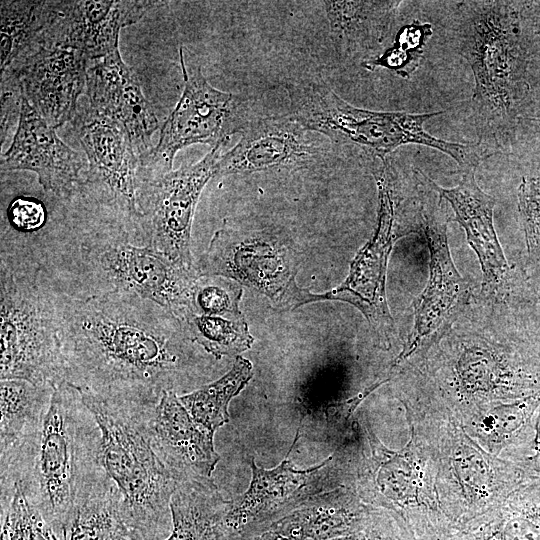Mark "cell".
Returning a JSON list of instances; mask_svg holds the SVG:
<instances>
[{
  "instance_id": "cell-11",
  "label": "cell",
  "mask_w": 540,
  "mask_h": 540,
  "mask_svg": "<svg viewBox=\"0 0 540 540\" xmlns=\"http://www.w3.org/2000/svg\"><path fill=\"white\" fill-rule=\"evenodd\" d=\"M413 175L420 201V234L427 241L430 255L429 278L413 302V327L394 367L427 353L452 328L471 296L470 285L456 269L448 247L449 215L444 199L421 170L414 169Z\"/></svg>"
},
{
  "instance_id": "cell-5",
  "label": "cell",
  "mask_w": 540,
  "mask_h": 540,
  "mask_svg": "<svg viewBox=\"0 0 540 540\" xmlns=\"http://www.w3.org/2000/svg\"><path fill=\"white\" fill-rule=\"evenodd\" d=\"M77 390L100 430L98 459L120 495L126 524L142 540H165L178 482L152 445L149 421L156 406L102 400Z\"/></svg>"
},
{
  "instance_id": "cell-33",
  "label": "cell",
  "mask_w": 540,
  "mask_h": 540,
  "mask_svg": "<svg viewBox=\"0 0 540 540\" xmlns=\"http://www.w3.org/2000/svg\"><path fill=\"white\" fill-rule=\"evenodd\" d=\"M242 294V286L232 279L199 274L193 283L189 306L183 316L188 313L222 317L242 316L239 307Z\"/></svg>"
},
{
  "instance_id": "cell-21",
  "label": "cell",
  "mask_w": 540,
  "mask_h": 540,
  "mask_svg": "<svg viewBox=\"0 0 540 540\" xmlns=\"http://www.w3.org/2000/svg\"><path fill=\"white\" fill-rule=\"evenodd\" d=\"M153 448L177 482L210 479L219 454L214 434L190 416L176 392H164L149 421Z\"/></svg>"
},
{
  "instance_id": "cell-23",
  "label": "cell",
  "mask_w": 540,
  "mask_h": 540,
  "mask_svg": "<svg viewBox=\"0 0 540 540\" xmlns=\"http://www.w3.org/2000/svg\"><path fill=\"white\" fill-rule=\"evenodd\" d=\"M379 513L342 486L308 499L269 528L290 540H327L366 528Z\"/></svg>"
},
{
  "instance_id": "cell-26",
  "label": "cell",
  "mask_w": 540,
  "mask_h": 540,
  "mask_svg": "<svg viewBox=\"0 0 540 540\" xmlns=\"http://www.w3.org/2000/svg\"><path fill=\"white\" fill-rule=\"evenodd\" d=\"M58 1H1V77L47 46Z\"/></svg>"
},
{
  "instance_id": "cell-18",
  "label": "cell",
  "mask_w": 540,
  "mask_h": 540,
  "mask_svg": "<svg viewBox=\"0 0 540 540\" xmlns=\"http://www.w3.org/2000/svg\"><path fill=\"white\" fill-rule=\"evenodd\" d=\"M475 171L464 172L453 188L441 187L433 180L432 186L450 204L456 221L464 229L467 241L479 259L483 292L503 300L514 293L520 295L525 289L524 279L507 262L493 224L496 199L480 188Z\"/></svg>"
},
{
  "instance_id": "cell-25",
  "label": "cell",
  "mask_w": 540,
  "mask_h": 540,
  "mask_svg": "<svg viewBox=\"0 0 540 540\" xmlns=\"http://www.w3.org/2000/svg\"><path fill=\"white\" fill-rule=\"evenodd\" d=\"M65 540H142L126 524L120 495L100 462L77 494Z\"/></svg>"
},
{
  "instance_id": "cell-20",
  "label": "cell",
  "mask_w": 540,
  "mask_h": 540,
  "mask_svg": "<svg viewBox=\"0 0 540 540\" xmlns=\"http://www.w3.org/2000/svg\"><path fill=\"white\" fill-rule=\"evenodd\" d=\"M85 91L90 107L125 130L139 158L153 148L151 138L159 121L119 50L90 62Z\"/></svg>"
},
{
  "instance_id": "cell-8",
  "label": "cell",
  "mask_w": 540,
  "mask_h": 540,
  "mask_svg": "<svg viewBox=\"0 0 540 540\" xmlns=\"http://www.w3.org/2000/svg\"><path fill=\"white\" fill-rule=\"evenodd\" d=\"M378 189V217L372 238L351 263L347 278L336 288L321 293L322 300H337L355 306L367 319L377 340L390 345L394 322L386 298L389 256L400 238L421 230L419 194L409 198L390 157L372 163Z\"/></svg>"
},
{
  "instance_id": "cell-19",
  "label": "cell",
  "mask_w": 540,
  "mask_h": 540,
  "mask_svg": "<svg viewBox=\"0 0 540 540\" xmlns=\"http://www.w3.org/2000/svg\"><path fill=\"white\" fill-rule=\"evenodd\" d=\"M162 1L74 0L58 1L50 27L48 46H65L84 54L89 61L119 50L121 29L140 21Z\"/></svg>"
},
{
  "instance_id": "cell-32",
  "label": "cell",
  "mask_w": 540,
  "mask_h": 540,
  "mask_svg": "<svg viewBox=\"0 0 540 540\" xmlns=\"http://www.w3.org/2000/svg\"><path fill=\"white\" fill-rule=\"evenodd\" d=\"M1 502V540H59L15 482Z\"/></svg>"
},
{
  "instance_id": "cell-30",
  "label": "cell",
  "mask_w": 540,
  "mask_h": 540,
  "mask_svg": "<svg viewBox=\"0 0 540 540\" xmlns=\"http://www.w3.org/2000/svg\"><path fill=\"white\" fill-rule=\"evenodd\" d=\"M449 540H540V502H519L508 498L479 516Z\"/></svg>"
},
{
  "instance_id": "cell-7",
  "label": "cell",
  "mask_w": 540,
  "mask_h": 540,
  "mask_svg": "<svg viewBox=\"0 0 540 540\" xmlns=\"http://www.w3.org/2000/svg\"><path fill=\"white\" fill-rule=\"evenodd\" d=\"M1 380L55 387L65 381L56 290L26 253L1 247Z\"/></svg>"
},
{
  "instance_id": "cell-10",
  "label": "cell",
  "mask_w": 540,
  "mask_h": 540,
  "mask_svg": "<svg viewBox=\"0 0 540 540\" xmlns=\"http://www.w3.org/2000/svg\"><path fill=\"white\" fill-rule=\"evenodd\" d=\"M179 60L184 89L161 128L157 145L139 158V181L170 172L176 153L189 145L207 144L212 149L226 144L254 117L243 96L213 87L184 47L179 48Z\"/></svg>"
},
{
  "instance_id": "cell-6",
  "label": "cell",
  "mask_w": 540,
  "mask_h": 540,
  "mask_svg": "<svg viewBox=\"0 0 540 540\" xmlns=\"http://www.w3.org/2000/svg\"><path fill=\"white\" fill-rule=\"evenodd\" d=\"M289 115L333 146L350 148L372 163L383 160L402 145L420 144L451 157L463 170H476L483 151L479 143L448 142L429 134L424 123L445 111L409 113L373 111L346 102L322 81L287 85Z\"/></svg>"
},
{
  "instance_id": "cell-4",
  "label": "cell",
  "mask_w": 540,
  "mask_h": 540,
  "mask_svg": "<svg viewBox=\"0 0 540 540\" xmlns=\"http://www.w3.org/2000/svg\"><path fill=\"white\" fill-rule=\"evenodd\" d=\"M522 4L464 1L457 6V48L474 76L473 112L497 142L513 131L529 92Z\"/></svg>"
},
{
  "instance_id": "cell-31",
  "label": "cell",
  "mask_w": 540,
  "mask_h": 540,
  "mask_svg": "<svg viewBox=\"0 0 540 540\" xmlns=\"http://www.w3.org/2000/svg\"><path fill=\"white\" fill-rule=\"evenodd\" d=\"M179 322L190 341L217 360L224 356L237 357L254 342L244 315L222 317L188 313Z\"/></svg>"
},
{
  "instance_id": "cell-37",
  "label": "cell",
  "mask_w": 540,
  "mask_h": 540,
  "mask_svg": "<svg viewBox=\"0 0 540 540\" xmlns=\"http://www.w3.org/2000/svg\"><path fill=\"white\" fill-rule=\"evenodd\" d=\"M8 219L14 230L20 233H33L44 226L46 210L37 199L20 197L10 204Z\"/></svg>"
},
{
  "instance_id": "cell-15",
  "label": "cell",
  "mask_w": 540,
  "mask_h": 540,
  "mask_svg": "<svg viewBox=\"0 0 540 540\" xmlns=\"http://www.w3.org/2000/svg\"><path fill=\"white\" fill-rule=\"evenodd\" d=\"M239 141L223 153L215 178L233 174L296 171L324 164L332 143L289 114L254 116Z\"/></svg>"
},
{
  "instance_id": "cell-9",
  "label": "cell",
  "mask_w": 540,
  "mask_h": 540,
  "mask_svg": "<svg viewBox=\"0 0 540 540\" xmlns=\"http://www.w3.org/2000/svg\"><path fill=\"white\" fill-rule=\"evenodd\" d=\"M300 259L292 242L275 230L222 227L200 258V275L232 279L264 295L276 309L290 310L321 301L320 293L296 282Z\"/></svg>"
},
{
  "instance_id": "cell-3",
  "label": "cell",
  "mask_w": 540,
  "mask_h": 540,
  "mask_svg": "<svg viewBox=\"0 0 540 540\" xmlns=\"http://www.w3.org/2000/svg\"><path fill=\"white\" fill-rule=\"evenodd\" d=\"M35 261L61 292L87 297L122 292L151 300L179 319L188 309L199 276L150 245L138 244L118 227L49 243Z\"/></svg>"
},
{
  "instance_id": "cell-17",
  "label": "cell",
  "mask_w": 540,
  "mask_h": 540,
  "mask_svg": "<svg viewBox=\"0 0 540 540\" xmlns=\"http://www.w3.org/2000/svg\"><path fill=\"white\" fill-rule=\"evenodd\" d=\"M87 168V158L67 146L21 94L17 128L1 171H32L46 192L68 199L79 193Z\"/></svg>"
},
{
  "instance_id": "cell-27",
  "label": "cell",
  "mask_w": 540,
  "mask_h": 540,
  "mask_svg": "<svg viewBox=\"0 0 540 540\" xmlns=\"http://www.w3.org/2000/svg\"><path fill=\"white\" fill-rule=\"evenodd\" d=\"M227 500L211 479L178 482L170 499L172 529L165 540H223Z\"/></svg>"
},
{
  "instance_id": "cell-14",
  "label": "cell",
  "mask_w": 540,
  "mask_h": 540,
  "mask_svg": "<svg viewBox=\"0 0 540 540\" xmlns=\"http://www.w3.org/2000/svg\"><path fill=\"white\" fill-rule=\"evenodd\" d=\"M224 146L212 148L195 164L139 183L136 204L144 244L188 269L196 268L191 253L195 209L204 187L215 178Z\"/></svg>"
},
{
  "instance_id": "cell-28",
  "label": "cell",
  "mask_w": 540,
  "mask_h": 540,
  "mask_svg": "<svg viewBox=\"0 0 540 540\" xmlns=\"http://www.w3.org/2000/svg\"><path fill=\"white\" fill-rule=\"evenodd\" d=\"M54 387L22 379H3L0 384V454L16 447L41 425Z\"/></svg>"
},
{
  "instance_id": "cell-16",
  "label": "cell",
  "mask_w": 540,
  "mask_h": 540,
  "mask_svg": "<svg viewBox=\"0 0 540 540\" xmlns=\"http://www.w3.org/2000/svg\"><path fill=\"white\" fill-rule=\"evenodd\" d=\"M91 61L65 46H44L1 77V91L21 90L54 129L72 121L79 96L86 90Z\"/></svg>"
},
{
  "instance_id": "cell-12",
  "label": "cell",
  "mask_w": 540,
  "mask_h": 540,
  "mask_svg": "<svg viewBox=\"0 0 540 540\" xmlns=\"http://www.w3.org/2000/svg\"><path fill=\"white\" fill-rule=\"evenodd\" d=\"M290 452L271 469L259 467L251 459L248 489L227 500L223 510L220 520L223 540H251L308 499L344 486L335 456L301 470L290 461Z\"/></svg>"
},
{
  "instance_id": "cell-40",
  "label": "cell",
  "mask_w": 540,
  "mask_h": 540,
  "mask_svg": "<svg viewBox=\"0 0 540 540\" xmlns=\"http://www.w3.org/2000/svg\"><path fill=\"white\" fill-rule=\"evenodd\" d=\"M251 540H290V539L280 534L279 532L269 528L263 533L259 534L258 536H255Z\"/></svg>"
},
{
  "instance_id": "cell-38",
  "label": "cell",
  "mask_w": 540,
  "mask_h": 540,
  "mask_svg": "<svg viewBox=\"0 0 540 540\" xmlns=\"http://www.w3.org/2000/svg\"><path fill=\"white\" fill-rule=\"evenodd\" d=\"M408 535L386 512L380 510L376 519L366 528L345 536L327 540H405Z\"/></svg>"
},
{
  "instance_id": "cell-34",
  "label": "cell",
  "mask_w": 540,
  "mask_h": 540,
  "mask_svg": "<svg viewBox=\"0 0 540 540\" xmlns=\"http://www.w3.org/2000/svg\"><path fill=\"white\" fill-rule=\"evenodd\" d=\"M540 403V391L510 404L491 406L475 415L473 423L476 436L492 446L503 444L504 441L522 427Z\"/></svg>"
},
{
  "instance_id": "cell-13",
  "label": "cell",
  "mask_w": 540,
  "mask_h": 540,
  "mask_svg": "<svg viewBox=\"0 0 540 540\" xmlns=\"http://www.w3.org/2000/svg\"><path fill=\"white\" fill-rule=\"evenodd\" d=\"M71 122L88 161L79 193L110 208L123 229L144 245L136 204L140 160L127 133L89 104L77 108Z\"/></svg>"
},
{
  "instance_id": "cell-35",
  "label": "cell",
  "mask_w": 540,
  "mask_h": 540,
  "mask_svg": "<svg viewBox=\"0 0 540 540\" xmlns=\"http://www.w3.org/2000/svg\"><path fill=\"white\" fill-rule=\"evenodd\" d=\"M432 33V26L428 23L414 21L404 25L397 32L391 47L362 66L368 70L383 67L408 78L418 68L424 46Z\"/></svg>"
},
{
  "instance_id": "cell-29",
  "label": "cell",
  "mask_w": 540,
  "mask_h": 540,
  "mask_svg": "<svg viewBox=\"0 0 540 540\" xmlns=\"http://www.w3.org/2000/svg\"><path fill=\"white\" fill-rule=\"evenodd\" d=\"M253 376L252 363L237 356L230 370L219 379L179 396L193 420L210 433L229 422L228 406Z\"/></svg>"
},
{
  "instance_id": "cell-22",
  "label": "cell",
  "mask_w": 540,
  "mask_h": 540,
  "mask_svg": "<svg viewBox=\"0 0 540 540\" xmlns=\"http://www.w3.org/2000/svg\"><path fill=\"white\" fill-rule=\"evenodd\" d=\"M450 447L447 458H442L437 479H445L448 487H453L455 495H460L456 506V520L459 530L473 519L498 507L505 501L501 496L502 481L498 480L496 458L462 432L457 426L451 427Z\"/></svg>"
},
{
  "instance_id": "cell-42",
  "label": "cell",
  "mask_w": 540,
  "mask_h": 540,
  "mask_svg": "<svg viewBox=\"0 0 540 540\" xmlns=\"http://www.w3.org/2000/svg\"><path fill=\"white\" fill-rule=\"evenodd\" d=\"M406 540H413V539H410V538H409V539H406Z\"/></svg>"
},
{
  "instance_id": "cell-41",
  "label": "cell",
  "mask_w": 540,
  "mask_h": 540,
  "mask_svg": "<svg viewBox=\"0 0 540 540\" xmlns=\"http://www.w3.org/2000/svg\"><path fill=\"white\" fill-rule=\"evenodd\" d=\"M538 128L540 129V112L537 114V116L533 119Z\"/></svg>"
},
{
  "instance_id": "cell-36",
  "label": "cell",
  "mask_w": 540,
  "mask_h": 540,
  "mask_svg": "<svg viewBox=\"0 0 540 540\" xmlns=\"http://www.w3.org/2000/svg\"><path fill=\"white\" fill-rule=\"evenodd\" d=\"M518 210L528 258L540 276V177L522 178L518 189Z\"/></svg>"
},
{
  "instance_id": "cell-1",
  "label": "cell",
  "mask_w": 540,
  "mask_h": 540,
  "mask_svg": "<svg viewBox=\"0 0 540 540\" xmlns=\"http://www.w3.org/2000/svg\"><path fill=\"white\" fill-rule=\"evenodd\" d=\"M55 290L65 381L77 389L156 406L200 368L195 343L159 304L122 292L76 297Z\"/></svg>"
},
{
  "instance_id": "cell-2",
  "label": "cell",
  "mask_w": 540,
  "mask_h": 540,
  "mask_svg": "<svg viewBox=\"0 0 540 540\" xmlns=\"http://www.w3.org/2000/svg\"><path fill=\"white\" fill-rule=\"evenodd\" d=\"M100 430L76 387H54L39 428L0 454L1 498L17 482L59 540H65L75 500L98 464Z\"/></svg>"
},
{
  "instance_id": "cell-24",
  "label": "cell",
  "mask_w": 540,
  "mask_h": 540,
  "mask_svg": "<svg viewBox=\"0 0 540 540\" xmlns=\"http://www.w3.org/2000/svg\"><path fill=\"white\" fill-rule=\"evenodd\" d=\"M330 41L344 60L370 61L391 32L401 1H322Z\"/></svg>"
},
{
  "instance_id": "cell-39",
  "label": "cell",
  "mask_w": 540,
  "mask_h": 540,
  "mask_svg": "<svg viewBox=\"0 0 540 540\" xmlns=\"http://www.w3.org/2000/svg\"><path fill=\"white\" fill-rule=\"evenodd\" d=\"M388 380L389 379L378 380L377 382H374L370 386L364 388L353 397L330 405L326 410V418L328 422L333 424V426L338 429L347 426L348 421L363 400Z\"/></svg>"
}]
</instances>
